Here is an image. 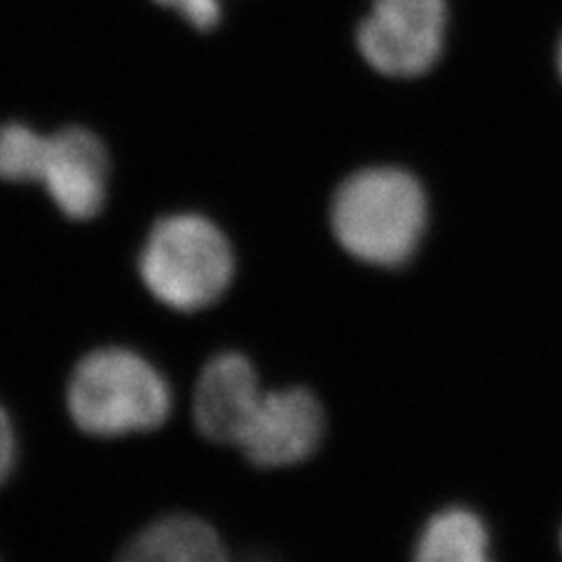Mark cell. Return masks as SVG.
<instances>
[{
  "instance_id": "obj_9",
  "label": "cell",
  "mask_w": 562,
  "mask_h": 562,
  "mask_svg": "<svg viewBox=\"0 0 562 562\" xmlns=\"http://www.w3.org/2000/svg\"><path fill=\"white\" fill-rule=\"evenodd\" d=\"M413 562H495L485 522L471 508H443L422 530Z\"/></svg>"
},
{
  "instance_id": "obj_10",
  "label": "cell",
  "mask_w": 562,
  "mask_h": 562,
  "mask_svg": "<svg viewBox=\"0 0 562 562\" xmlns=\"http://www.w3.org/2000/svg\"><path fill=\"white\" fill-rule=\"evenodd\" d=\"M155 3L176 10L188 24L200 31L214 29L221 22L218 0H155Z\"/></svg>"
},
{
  "instance_id": "obj_4",
  "label": "cell",
  "mask_w": 562,
  "mask_h": 562,
  "mask_svg": "<svg viewBox=\"0 0 562 562\" xmlns=\"http://www.w3.org/2000/svg\"><path fill=\"white\" fill-rule=\"evenodd\" d=\"M146 289L176 312L214 305L235 274L231 241L195 214L169 216L153 227L138 258Z\"/></svg>"
},
{
  "instance_id": "obj_1",
  "label": "cell",
  "mask_w": 562,
  "mask_h": 562,
  "mask_svg": "<svg viewBox=\"0 0 562 562\" xmlns=\"http://www.w3.org/2000/svg\"><path fill=\"white\" fill-rule=\"evenodd\" d=\"M76 427L90 436L117 438L160 429L173 394L155 363L127 347H101L82 357L66 386Z\"/></svg>"
},
{
  "instance_id": "obj_3",
  "label": "cell",
  "mask_w": 562,
  "mask_h": 562,
  "mask_svg": "<svg viewBox=\"0 0 562 562\" xmlns=\"http://www.w3.org/2000/svg\"><path fill=\"white\" fill-rule=\"evenodd\" d=\"M0 179L41 183L68 218L97 216L109 188V155L87 130L41 134L20 122L0 127Z\"/></svg>"
},
{
  "instance_id": "obj_6",
  "label": "cell",
  "mask_w": 562,
  "mask_h": 562,
  "mask_svg": "<svg viewBox=\"0 0 562 562\" xmlns=\"http://www.w3.org/2000/svg\"><path fill=\"white\" fill-rule=\"evenodd\" d=\"M326 415L303 386L266 392L237 448L254 467L284 469L305 462L322 446Z\"/></svg>"
},
{
  "instance_id": "obj_11",
  "label": "cell",
  "mask_w": 562,
  "mask_h": 562,
  "mask_svg": "<svg viewBox=\"0 0 562 562\" xmlns=\"http://www.w3.org/2000/svg\"><path fill=\"white\" fill-rule=\"evenodd\" d=\"M16 464V434L12 427V419L0 406V485H3Z\"/></svg>"
},
{
  "instance_id": "obj_2",
  "label": "cell",
  "mask_w": 562,
  "mask_h": 562,
  "mask_svg": "<svg viewBox=\"0 0 562 562\" xmlns=\"http://www.w3.org/2000/svg\"><path fill=\"white\" fill-rule=\"evenodd\" d=\"M330 223L342 249L368 266H406L427 227L425 190L403 169L359 171L340 186Z\"/></svg>"
},
{
  "instance_id": "obj_7",
  "label": "cell",
  "mask_w": 562,
  "mask_h": 562,
  "mask_svg": "<svg viewBox=\"0 0 562 562\" xmlns=\"http://www.w3.org/2000/svg\"><path fill=\"white\" fill-rule=\"evenodd\" d=\"M254 363L237 351L209 359L195 386V425L209 441L237 446L262 398Z\"/></svg>"
},
{
  "instance_id": "obj_8",
  "label": "cell",
  "mask_w": 562,
  "mask_h": 562,
  "mask_svg": "<svg viewBox=\"0 0 562 562\" xmlns=\"http://www.w3.org/2000/svg\"><path fill=\"white\" fill-rule=\"evenodd\" d=\"M117 562H231L218 532L202 518L171 514L138 530Z\"/></svg>"
},
{
  "instance_id": "obj_12",
  "label": "cell",
  "mask_w": 562,
  "mask_h": 562,
  "mask_svg": "<svg viewBox=\"0 0 562 562\" xmlns=\"http://www.w3.org/2000/svg\"><path fill=\"white\" fill-rule=\"evenodd\" d=\"M249 562H274V560H270V558H254V560H249Z\"/></svg>"
},
{
  "instance_id": "obj_5",
  "label": "cell",
  "mask_w": 562,
  "mask_h": 562,
  "mask_svg": "<svg viewBox=\"0 0 562 562\" xmlns=\"http://www.w3.org/2000/svg\"><path fill=\"white\" fill-rule=\"evenodd\" d=\"M446 24V0H375L357 45L382 76L417 78L441 57Z\"/></svg>"
},
{
  "instance_id": "obj_13",
  "label": "cell",
  "mask_w": 562,
  "mask_h": 562,
  "mask_svg": "<svg viewBox=\"0 0 562 562\" xmlns=\"http://www.w3.org/2000/svg\"><path fill=\"white\" fill-rule=\"evenodd\" d=\"M558 64H560V76H562V43H560V55H558Z\"/></svg>"
}]
</instances>
